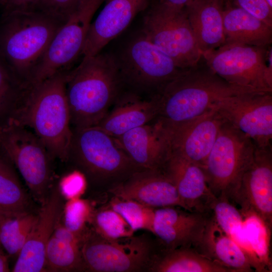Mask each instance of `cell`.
Segmentation results:
<instances>
[{
    "mask_svg": "<svg viewBox=\"0 0 272 272\" xmlns=\"http://www.w3.org/2000/svg\"><path fill=\"white\" fill-rule=\"evenodd\" d=\"M269 5L272 7V0H266Z\"/></svg>",
    "mask_w": 272,
    "mask_h": 272,
    "instance_id": "obj_41",
    "label": "cell"
},
{
    "mask_svg": "<svg viewBox=\"0 0 272 272\" xmlns=\"http://www.w3.org/2000/svg\"><path fill=\"white\" fill-rule=\"evenodd\" d=\"M1 1H2V0H0V3H1Z\"/></svg>",
    "mask_w": 272,
    "mask_h": 272,
    "instance_id": "obj_43",
    "label": "cell"
},
{
    "mask_svg": "<svg viewBox=\"0 0 272 272\" xmlns=\"http://www.w3.org/2000/svg\"><path fill=\"white\" fill-rule=\"evenodd\" d=\"M8 255L0 249V272L9 271Z\"/></svg>",
    "mask_w": 272,
    "mask_h": 272,
    "instance_id": "obj_40",
    "label": "cell"
},
{
    "mask_svg": "<svg viewBox=\"0 0 272 272\" xmlns=\"http://www.w3.org/2000/svg\"><path fill=\"white\" fill-rule=\"evenodd\" d=\"M28 196L14 170L0 155V210H27Z\"/></svg>",
    "mask_w": 272,
    "mask_h": 272,
    "instance_id": "obj_32",
    "label": "cell"
},
{
    "mask_svg": "<svg viewBox=\"0 0 272 272\" xmlns=\"http://www.w3.org/2000/svg\"><path fill=\"white\" fill-rule=\"evenodd\" d=\"M81 246V244L61 240L52 235L45 249V271L85 270Z\"/></svg>",
    "mask_w": 272,
    "mask_h": 272,
    "instance_id": "obj_30",
    "label": "cell"
},
{
    "mask_svg": "<svg viewBox=\"0 0 272 272\" xmlns=\"http://www.w3.org/2000/svg\"><path fill=\"white\" fill-rule=\"evenodd\" d=\"M192 247L201 255L232 272L254 271L246 254L222 230L213 213L198 240Z\"/></svg>",
    "mask_w": 272,
    "mask_h": 272,
    "instance_id": "obj_23",
    "label": "cell"
},
{
    "mask_svg": "<svg viewBox=\"0 0 272 272\" xmlns=\"http://www.w3.org/2000/svg\"><path fill=\"white\" fill-rule=\"evenodd\" d=\"M64 204L58 186L42 203L37 219L12 269L14 272L45 271L47 244L62 214Z\"/></svg>",
    "mask_w": 272,
    "mask_h": 272,
    "instance_id": "obj_17",
    "label": "cell"
},
{
    "mask_svg": "<svg viewBox=\"0 0 272 272\" xmlns=\"http://www.w3.org/2000/svg\"><path fill=\"white\" fill-rule=\"evenodd\" d=\"M215 107L257 148L271 147L272 92H250L223 98Z\"/></svg>",
    "mask_w": 272,
    "mask_h": 272,
    "instance_id": "obj_13",
    "label": "cell"
},
{
    "mask_svg": "<svg viewBox=\"0 0 272 272\" xmlns=\"http://www.w3.org/2000/svg\"><path fill=\"white\" fill-rule=\"evenodd\" d=\"M0 249L2 250V248L1 247V246H0Z\"/></svg>",
    "mask_w": 272,
    "mask_h": 272,
    "instance_id": "obj_42",
    "label": "cell"
},
{
    "mask_svg": "<svg viewBox=\"0 0 272 272\" xmlns=\"http://www.w3.org/2000/svg\"><path fill=\"white\" fill-rule=\"evenodd\" d=\"M108 206L119 214L134 232L144 230L152 233L155 208L114 196Z\"/></svg>",
    "mask_w": 272,
    "mask_h": 272,
    "instance_id": "obj_34",
    "label": "cell"
},
{
    "mask_svg": "<svg viewBox=\"0 0 272 272\" xmlns=\"http://www.w3.org/2000/svg\"><path fill=\"white\" fill-rule=\"evenodd\" d=\"M240 8L272 27V7L266 0H224Z\"/></svg>",
    "mask_w": 272,
    "mask_h": 272,
    "instance_id": "obj_38",
    "label": "cell"
},
{
    "mask_svg": "<svg viewBox=\"0 0 272 272\" xmlns=\"http://www.w3.org/2000/svg\"><path fill=\"white\" fill-rule=\"evenodd\" d=\"M255 148L249 137L225 120L203 169L208 185L217 198L235 205L242 178L253 161Z\"/></svg>",
    "mask_w": 272,
    "mask_h": 272,
    "instance_id": "obj_6",
    "label": "cell"
},
{
    "mask_svg": "<svg viewBox=\"0 0 272 272\" xmlns=\"http://www.w3.org/2000/svg\"><path fill=\"white\" fill-rule=\"evenodd\" d=\"M223 1H224V0H223Z\"/></svg>",
    "mask_w": 272,
    "mask_h": 272,
    "instance_id": "obj_44",
    "label": "cell"
},
{
    "mask_svg": "<svg viewBox=\"0 0 272 272\" xmlns=\"http://www.w3.org/2000/svg\"><path fill=\"white\" fill-rule=\"evenodd\" d=\"M81 0H38L34 10L42 11L66 21Z\"/></svg>",
    "mask_w": 272,
    "mask_h": 272,
    "instance_id": "obj_37",
    "label": "cell"
},
{
    "mask_svg": "<svg viewBox=\"0 0 272 272\" xmlns=\"http://www.w3.org/2000/svg\"><path fill=\"white\" fill-rule=\"evenodd\" d=\"M225 42L258 46L272 43V27L246 11L223 1Z\"/></svg>",
    "mask_w": 272,
    "mask_h": 272,
    "instance_id": "obj_25",
    "label": "cell"
},
{
    "mask_svg": "<svg viewBox=\"0 0 272 272\" xmlns=\"http://www.w3.org/2000/svg\"><path fill=\"white\" fill-rule=\"evenodd\" d=\"M141 33L181 69L194 66L202 58L185 8H174L157 1L144 18Z\"/></svg>",
    "mask_w": 272,
    "mask_h": 272,
    "instance_id": "obj_10",
    "label": "cell"
},
{
    "mask_svg": "<svg viewBox=\"0 0 272 272\" xmlns=\"http://www.w3.org/2000/svg\"><path fill=\"white\" fill-rule=\"evenodd\" d=\"M0 150L18 169L34 198L42 203L50 185L52 159L41 141L31 129L11 120L0 125Z\"/></svg>",
    "mask_w": 272,
    "mask_h": 272,
    "instance_id": "obj_9",
    "label": "cell"
},
{
    "mask_svg": "<svg viewBox=\"0 0 272 272\" xmlns=\"http://www.w3.org/2000/svg\"><path fill=\"white\" fill-rule=\"evenodd\" d=\"M108 191L114 196L153 208L174 206L184 209L175 185L162 170L139 171Z\"/></svg>",
    "mask_w": 272,
    "mask_h": 272,
    "instance_id": "obj_21",
    "label": "cell"
},
{
    "mask_svg": "<svg viewBox=\"0 0 272 272\" xmlns=\"http://www.w3.org/2000/svg\"><path fill=\"white\" fill-rule=\"evenodd\" d=\"M246 238L250 247L266 272L271 271L270 240L271 231L255 213L242 214Z\"/></svg>",
    "mask_w": 272,
    "mask_h": 272,
    "instance_id": "obj_31",
    "label": "cell"
},
{
    "mask_svg": "<svg viewBox=\"0 0 272 272\" xmlns=\"http://www.w3.org/2000/svg\"><path fill=\"white\" fill-rule=\"evenodd\" d=\"M87 184L85 174L76 169L63 176L57 186L62 196L69 200L80 197L86 190Z\"/></svg>",
    "mask_w": 272,
    "mask_h": 272,
    "instance_id": "obj_36",
    "label": "cell"
},
{
    "mask_svg": "<svg viewBox=\"0 0 272 272\" xmlns=\"http://www.w3.org/2000/svg\"><path fill=\"white\" fill-rule=\"evenodd\" d=\"M223 7V0H193L185 7L201 55L225 42Z\"/></svg>",
    "mask_w": 272,
    "mask_h": 272,
    "instance_id": "obj_24",
    "label": "cell"
},
{
    "mask_svg": "<svg viewBox=\"0 0 272 272\" xmlns=\"http://www.w3.org/2000/svg\"><path fill=\"white\" fill-rule=\"evenodd\" d=\"M65 22L38 10L17 11L2 15L0 58L30 83L34 70Z\"/></svg>",
    "mask_w": 272,
    "mask_h": 272,
    "instance_id": "obj_4",
    "label": "cell"
},
{
    "mask_svg": "<svg viewBox=\"0 0 272 272\" xmlns=\"http://www.w3.org/2000/svg\"><path fill=\"white\" fill-rule=\"evenodd\" d=\"M114 139L142 170H162L172 151L167 125L158 117Z\"/></svg>",
    "mask_w": 272,
    "mask_h": 272,
    "instance_id": "obj_16",
    "label": "cell"
},
{
    "mask_svg": "<svg viewBox=\"0 0 272 272\" xmlns=\"http://www.w3.org/2000/svg\"><path fill=\"white\" fill-rule=\"evenodd\" d=\"M225 42L202 54L207 65L228 83L260 91L272 92L267 75L269 47Z\"/></svg>",
    "mask_w": 272,
    "mask_h": 272,
    "instance_id": "obj_11",
    "label": "cell"
},
{
    "mask_svg": "<svg viewBox=\"0 0 272 272\" xmlns=\"http://www.w3.org/2000/svg\"><path fill=\"white\" fill-rule=\"evenodd\" d=\"M72 129L68 161L94 184L108 190L133 173L136 166L112 136L97 126Z\"/></svg>",
    "mask_w": 272,
    "mask_h": 272,
    "instance_id": "obj_5",
    "label": "cell"
},
{
    "mask_svg": "<svg viewBox=\"0 0 272 272\" xmlns=\"http://www.w3.org/2000/svg\"><path fill=\"white\" fill-rule=\"evenodd\" d=\"M36 219L27 210H0V246L8 255L18 256Z\"/></svg>",
    "mask_w": 272,
    "mask_h": 272,
    "instance_id": "obj_28",
    "label": "cell"
},
{
    "mask_svg": "<svg viewBox=\"0 0 272 272\" xmlns=\"http://www.w3.org/2000/svg\"><path fill=\"white\" fill-rule=\"evenodd\" d=\"M93 211L88 200L80 197L69 199L64 205L60 221L66 229L84 238Z\"/></svg>",
    "mask_w": 272,
    "mask_h": 272,
    "instance_id": "obj_35",
    "label": "cell"
},
{
    "mask_svg": "<svg viewBox=\"0 0 272 272\" xmlns=\"http://www.w3.org/2000/svg\"><path fill=\"white\" fill-rule=\"evenodd\" d=\"M150 272H232L199 254L192 247L171 249L160 247Z\"/></svg>",
    "mask_w": 272,
    "mask_h": 272,
    "instance_id": "obj_26",
    "label": "cell"
},
{
    "mask_svg": "<svg viewBox=\"0 0 272 272\" xmlns=\"http://www.w3.org/2000/svg\"><path fill=\"white\" fill-rule=\"evenodd\" d=\"M212 210L214 217L220 228L246 254L254 271L265 272L246 238L243 217L239 209L227 199L216 198Z\"/></svg>",
    "mask_w": 272,
    "mask_h": 272,
    "instance_id": "obj_27",
    "label": "cell"
},
{
    "mask_svg": "<svg viewBox=\"0 0 272 272\" xmlns=\"http://www.w3.org/2000/svg\"><path fill=\"white\" fill-rule=\"evenodd\" d=\"M255 91H260L228 83L201 58L196 65L182 70L158 94V117L170 123L186 121L212 109L223 98Z\"/></svg>",
    "mask_w": 272,
    "mask_h": 272,
    "instance_id": "obj_3",
    "label": "cell"
},
{
    "mask_svg": "<svg viewBox=\"0 0 272 272\" xmlns=\"http://www.w3.org/2000/svg\"><path fill=\"white\" fill-rule=\"evenodd\" d=\"M225 121L214 106L204 114L186 121L164 122L169 131L172 150L203 169Z\"/></svg>",
    "mask_w": 272,
    "mask_h": 272,
    "instance_id": "obj_15",
    "label": "cell"
},
{
    "mask_svg": "<svg viewBox=\"0 0 272 272\" xmlns=\"http://www.w3.org/2000/svg\"><path fill=\"white\" fill-rule=\"evenodd\" d=\"M151 0H106L89 29L82 55H95L121 34Z\"/></svg>",
    "mask_w": 272,
    "mask_h": 272,
    "instance_id": "obj_20",
    "label": "cell"
},
{
    "mask_svg": "<svg viewBox=\"0 0 272 272\" xmlns=\"http://www.w3.org/2000/svg\"><path fill=\"white\" fill-rule=\"evenodd\" d=\"M235 205L239 206L242 214L247 212L256 214L271 231V146L256 147L253 161L242 178Z\"/></svg>",
    "mask_w": 272,
    "mask_h": 272,
    "instance_id": "obj_14",
    "label": "cell"
},
{
    "mask_svg": "<svg viewBox=\"0 0 272 272\" xmlns=\"http://www.w3.org/2000/svg\"><path fill=\"white\" fill-rule=\"evenodd\" d=\"M38 0H2V15L17 11L34 10Z\"/></svg>",
    "mask_w": 272,
    "mask_h": 272,
    "instance_id": "obj_39",
    "label": "cell"
},
{
    "mask_svg": "<svg viewBox=\"0 0 272 272\" xmlns=\"http://www.w3.org/2000/svg\"><path fill=\"white\" fill-rule=\"evenodd\" d=\"M31 86L0 58V125L16 117Z\"/></svg>",
    "mask_w": 272,
    "mask_h": 272,
    "instance_id": "obj_29",
    "label": "cell"
},
{
    "mask_svg": "<svg viewBox=\"0 0 272 272\" xmlns=\"http://www.w3.org/2000/svg\"><path fill=\"white\" fill-rule=\"evenodd\" d=\"M159 113L158 95L144 97L123 91L106 115L96 126L117 138L153 120L158 117Z\"/></svg>",
    "mask_w": 272,
    "mask_h": 272,
    "instance_id": "obj_22",
    "label": "cell"
},
{
    "mask_svg": "<svg viewBox=\"0 0 272 272\" xmlns=\"http://www.w3.org/2000/svg\"><path fill=\"white\" fill-rule=\"evenodd\" d=\"M90 224L95 233L109 240L130 237L134 233L124 218L108 206L94 211Z\"/></svg>",
    "mask_w": 272,
    "mask_h": 272,
    "instance_id": "obj_33",
    "label": "cell"
},
{
    "mask_svg": "<svg viewBox=\"0 0 272 272\" xmlns=\"http://www.w3.org/2000/svg\"><path fill=\"white\" fill-rule=\"evenodd\" d=\"M212 213L190 212L174 206L155 208L152 233L162 249L192 247Z\"/></svg>",
    "mask_w": 272,
    "mask_h": 272,
    "instance_id": "obj_18",
    "label": "cell"
},
{
    "mask_svg": "<svg viewBox=\"0 0 272 272\" xmlns=\"http://www.w3.org/2000/svg\"><path fill=\"white\" fill-rule=\"evenodd\" d=\"M68 71L32 85L23 106L13 119L36 135L52 159L61 162L67 161L72 136L65 92Z\"/></svg>",
    "mask_w": 272,
    "mask_h": 272,
    "instance_id": "obj_2",
    "label": "cell"
},
{
    "mask_svg": "<svg viewBox=\"0 0 272 272\" xmlns=\"http://www.w3.org/2000/svg\"><path fill=\"white\" fill-rule=\"evenodd\" d=\"M114 55L123 91L144 97L157 95L183 70L142 33Z\"/></svg>",
    "mask_w": 272,
    "mask_h": 272,
    "instance_id": "obj_7",
    "label": "cell"
},
{
    "mask_svg": "<svg viewBox=\"0 0 272 272\" xmlns=\"http://www.w3.org/2000/svg\"><path fill=\"white\" fill-rule=\"evenodd\" d=\"M159 245L148 235L109 240L92 229L83 240L85 270L94 272L149 271Z\"/></svg>",
    "mask_w": 272,
    "mask_h": 272,
    "instance_id": "obj_8",
    "label": "cell"
},
{
    "mask_svg": "<svg viewBox=\"0 0 272 272\" xmlns=\"http://www.w3.org/2000/svg\"><path fill=\"white\" fill-rule=\"evenodd\" d=\"M123 91L114 54L83 56L67 72L65 92L72 128L97 126Z\"/></svg>",
    "mask_w": 272,
    "mask_h": 272,
    "instance_id": "obj_1",
    "label": "cell"
},
{
    "mask_svg": "<svg viewBox=\"0 0 272 272\" xmlns=\"http://www.w3.org/2000/svg\"><path fill=\"white\" fill-rule=\"evenodd\" d=\"M162 171L175 185L184 209L212 212L216 197L208 185L202 168L172 150Z\"/></svg>",
    "mask_w": 272,
    "mask_h": 272,
    "instance_id": "obj_19",
    "label": "cell"
},
{
    "mask_svg": "<svg viewBox=\"0 0 272 272\" xmlns=\"http://www.w3.org/2000/svg\"><path fill=\"white\" fill-rule=\"evenodd\" d=\"M104 0H81L54 36L30 82L39 83L64 70L82 55L92 18Z\"/></svg>",
    "mask_w": 272,
    "mask_h": 272,
    "instance_id": "obj_12",
    "label": "cell"
}]
</instances>
